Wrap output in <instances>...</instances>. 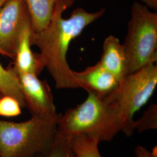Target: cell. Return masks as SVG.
<instances>
[{
  "mask_svg": "<svg viewBox=\"0 0 157 157\" xmlns=\"http://www.w3.org/2000/svg\"><path fill=\"white\" fill-rule=\"evenodd\" d=\"M73 72L80 88L94 91L103 97L111 94L121 83L119 79L98 62L83 71Z\"/></svg>",
  "mask_w": 157,
  "mask_h": 157,
  "instance_id": "obj_9",
  "label": "cell"
},
{
  "mask_svg": "<svg viewBox=\"0 0 157 157\" xmlns=\"http://www.w3.org/2000/svg\"><path fill=\"white\" fill-rule=\"evenodd\" d=\"M135 154L137 157H157V146L154 147L152 151L143 146H137L135 148Z\"/></svg>",
  "mask_w": 157,
  "mask_h": 157,
  "instance_id": "obj_17",
  "label": "cell"
},
{
  "mask_svg": "<svg viewBox=\"0 0 157 157\" xmlns=\"http://www.w3.org/2000/svg\"><path fill=\"white\" fill-rule=\"evenodd\" d=\"M33 30L30 19L23 25L17 44L15 54L11 67L17 75L33 73L39 76L44 69L39 53L32 50V35Z\"/></svg>",
  "mask_w": 157,
  "mask_h": 157,
  "instance_id": "obj_8",
  "label": "cell"
},
{
  "mask_svg": "<svg viewBox=\"0 0 157 157\" xmlns=\"http://www.w3.org/2000/svg\"><path fill=\"white\" fill-rule=\"evenodd\" d=\"M87 91L83 102L59 114L56 133L69 140L84 135L100 142L111 141L123 129L118 108L95 92Z\"/></svg>",
  "mask_w": 157,
  "mask_h": 157,
  "instance_id": "obj_2",
  "label": "cell"
},
{
  "mask_svg": "<svg viewBox=\"0 0 157 157\" xmlns=\"http://www.w3.org/2000/svg\"><path fill=\"white\" fill-rule=\"evenodd\" d=\"M157 128V105L151 104L147 108L142 117L134 121V129L139 133Z\"/></svg>",
  "mask_w": 157,
  "mask_h": 157,
  "instance_id": "obj_14",
  "label": "cell"
},
{
  "mask_svg": "<svg viewBox=\"0 0 157 157\" xmlns=\"http://www.w3.org/2000/svg\"><path fill=\"white\" fill-rule=\"evenodd\" d=\"M141 1L149 8L157 11V0H141Z\"/></svg>",
  "mask_w": 157,
  "mask_h": 157,
  "instance_id": "obj_18",
  "label": "cell"
},
{
  "mask_svg": "<svg viewBox=\"0 0 157 157\" xmlns=\"http://www.w3.org/2000/svg\"><path fill=\"white\" fill-rule=\"evenodd\" d=\"M1 96H2V94H1V93H0V97H1Z\"/></svg>",
  "mask_w": 157,
  "mask_h": 157,
  "instance_id": "obj_21",
  "label": "cell"
},
{
  "mask_svg": "<svg viewBox=\"0 0 157 157\" xmlns=\"http://www.w3.org/2000/svg\"><path fill=\"white\" fill-rule=\"evenodd\" d=\"M47 157H76L70 146V140L56 133Z\"/></svg>",
  "mask_w": 157,
  "mask_h": 157,
  "instance_id": "obj_15",
  "label": "cell"
},
{
  "mask_svg": "<svg viewBox=\"0 0 157 157\" xmlns=\"http://www.w3.org/2000/svg\"><path fill=\"white\" fill-rule=\"evenodd\" d=\"M8 1V0H0V11L1 10L2 8L3 7V6L5 5V4Z\"/></svg>",
  "mask_w": 157,
  "mask_h": 157,
  "instance_id": "obj_19",
  "label": "cell"
},
{
  "mask_svg": "<svg viewBox=\"0 0 157 157\" xmlns=\"http://www.w3.org/2000/svg\"><path fill=\"white\" fill-rule=\"evenodd\" d=\"M44 157V156H39V157Z\"/></svg>",
  "mask_w": 157,
  "mask_h": 157,
  "instance_id": "obj_20",
  "label": "cell"
},
{
  "mask_svg": "<svg viewBox=\"0 0 157 157\" xmlns=\"http://www.w3.org/2000/svg\"><path fill=\"white\" fill-rule=\"evenodd\" d=\"M100 142L87 136H78L70 140V146L76 157H102L98 145Z\"/></svg>",
  "mask_w": 157,
  "mask_h": 157,
  "instance_id": "obj_13",
  "label": "cell"
},
{
  "mask_svg": "<svg viewBox=\"0 0 157 157\" xmlns=\"http://www.w3.org/2000/svg\"><path fill=\"white\" fill-rule=\"evenodd\" d=\"M34 32L45 28L50 22L56 0H24Z\"/></svg>",
  "mask_w": 157,
  "mask_h": 157,
  "instance_id": "obj_11",
  "label": "cell"
},
{
  "mask_svg": "<svg viewBox=\"0 0 157 157\" xmlns=\"http://www.w3.org/2000/svg\"><path fill=\"white\" fill-rule=\"evenodd\" d=\"M98 62L121 82L130 73L123 44L113 35L108 36L104 40L102 54Z\"/></svg>",
  "mask_w": 157,
  "mask_h": 157,
  "instance_id": "obj_10",
  "label": "cell"
},
{
  "mask_svg": "<svg viewBox=\"0 0 157 157\" xmlns=\"http://www.w3.org/2000/svg\"><path fill=\"white\" fill-rule=\"evenodd\" d=\"M30 17L24 0H8L0 11V54L13 59L22 29Z\"/></svg>",
  "mask_w": 157,
  "mask_h": 157,
  "instance_id": "obj_6",
  "label": "cell"
},
{
  "mask_svg": "<svg viewBox=\"0 0 157 157\" xmlns=\"http://www.w3.org/2000/svg\"><path fill=\"white\" fill-rule=\"evenodd\" d=\"M74 2L75 0H56L50 22L32 35V44L39 48L41 60L58 89L80 88L68 64L67 51L73 40L105 12V8L89 12L78 7L68 18H64V12Z\"/></svg>",
  "mask_w": 157,
  "mask_h": 157,
  "instance_id": "obj_1",
  "label": "cell"
},
{
  "mask_svg": "<svg viewBox=\"0 0 157 157\" xmlns=\"http://www.w3.org/2000/svg\"><path fill=\"white\" fill-rule=\"evenodd\" d=\"M22 107L15 98L11 96L0 97V116L6 118L17 117L21 113Z\"/></svg>",
  "mask_w": 157,
  "mask_h": 157,
  "instance_id": "obj_16",
  "label": "cell"
},
{
  "mask_svg": "<svg viewBox=\"0 0 157 157\" xmlns=\"http://www.w3.org/2000/svg\"><path fill=\"white\" fill-rule=\"evenodd\" d=\"M130 73L157 63V13L135 1L124 44Z\"/></svg>",
  "mask_w": 157,
  "mask_h": 157,
  "instance_id": "obj_4",
  "label": "cell"
},
{
  "mask_svg": "<svg viewBox=\"0 0 157 157\" xmlns=\"http://www.w3.org/2000/svg\"><path fill=\"white\" fill-rule=\"evenodd\" d=\"M0 93L17 100L22 108L26 107L19 80L11 67L5 68L0 62Z\"/></svg>",
  "mask_w": 157,
  "mask_h": 157,
  "instance_id": "obj_12",
  "label": "cell"
},
{
  "mask_svg": "<svg viewBox=\"0 0 157 157\" xmlns=\"http://www.w3.org/2000/svg\"><path fill=\"white\" fill-rule=\"evenodd\" d=\"M26 107L32 116L56 118L54 97L49 84L33 73L17 75Z\"/></svg>",
  "mask_w": 157,
  "mask_h": 157,
  "instance_id": "obj_7",
  "label": "cell"
},
{
  "mask_svg": "<svg viewBox=\"0 0 157 157\" xmlns=\"http://www.w3.org/2000/svg\"><path fill=\"white\" fill-rule=\"evenodd\" d=\"M58 117L32 116L21 122L0 119V157H47L56 136Z\"/></svg>",
  "mask_w": 157,
  "mask_h": 157,
  "instance_id": "obj_3",
  "label": "cell"
},
{
  "mask_svg": "<svg viewBox=\"0 0 157 157\" xmlns=\"http://www.w3.org/2000/svg\"><path fill=\"white\" fill-rule=\"evenodd\" d=\"M157 85V65L155 63L129 73L116 90L104 97L118 108L123 124L122 132L125 135L133 133L135 113L150 99Z\"/></svg>",
  "mask_w": 157,
  "mask_h": 157,
  "instance_id": "obj_5",
  "label": "cell"
}]
</instances>
